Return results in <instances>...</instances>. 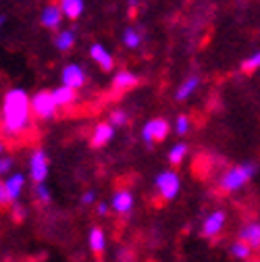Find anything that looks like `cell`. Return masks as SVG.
<instances>
[{"mask_svg": "<svg viewBox=\"0 0 260 262\" xmlns=\"http://www.w3.org/2000/svg\"><path fill=\"white\" fill-rule=\"evenodd\" d=\"M185 154H187V146L185 144H177V146H173L169 150V160L173 162V165H179V162L185 158Z\"/></svg>", "mask_w": 260, "mask_h": 262, "instance_id": "cell-22", "label": "cell"}, {"mask_svg": "<svg viewBox=\"0 0 260 262\" xmlns=\"http://www.w3.org/2000/svg\"><path fill=\"white\" fill-rule=\"evenodd\" d=\"M113 208H115L117 212H121V214L129 212V210L134 208V193L127 191V189L117 191V193L113 195Z\"/></svg>", "mask_w": 260, "mask_h": 262, "instance_id": "cell-12", "label": "cell"}, {"mask_svg": "<svg viewBox=\"0 0 260 262\" xmlns=\"http://www.w3.org/2000/svg\"><path fill=\"white\" fill-rule=\"evenodd\" d=\"M23 185H25V177H23L21 173H15V175H11L0 187L7 191V200H9V202H17L19 195H21V191H23Z\"/></svg>", "mask_w": 260, "mask_h": 262, "instance_id": "cell-8", "label": "cell"}, {"mask_svg": "<svg viewBox=\"0 0 260 262\" xmlns=\"http://www.w3.org/2000/svg\"><path fill=\"white\" fill-rule=\"evenodd\" d=\"M75 40H77V38H75V34H73L71 29H62L60 34L56 36L54 44H56L58 50H69L71 46H75Z\"/></svg>", "mask_w": 260, "mask_h": 262, "instance_id": "cell-19", "label": "cell"}, {"mask_svg": "<svg viewBox=\"0 0 260 262\" xmlns=\"http://www.w3.org/2000/svg\"><path fill=\"white\" fill-rule=\"evenodd\" d=\"M198 83H200L198 77H187V79L179 85V90H177V100H185V98L198 88Z\"/></svg>", "mask_w": 260, "mask_h": 262, "instance_id": "cell-21", "label": "cell"}, {"mask_svg": "<svg viewBox=\"0 0 260 262\" xmlns=\"http://www.w3.org/2000/svg\"><path fill=\"white\" fill-rule=\"evenodd\" d=\"M52 98H54L56 106H67L75 100V90H71L67 85H58L52 90Z\"/></svg>", "mask_w": 260, "mask_h": 262, "instance_id": "cell-15", "label": "cell"}, {"mask_svg": "<svg viewBox=\"0 0 260 262\" xmlns=\"http://www.w3.org/2000/svg\"><path fill=\"white\" fill-rule=\"evenodd\" d=\"M136 83H138V77H136L134 73H129V71H119V73L115 75V79H113V85H115V90H119V92L134 88Z\"/></svg>", "mask_w": 260, "mask_h": 262, "instance_id": "cell-17", "label": "cell"}, {"mask_svg": "<svg viewBox=\"0 0 260 262\" xmlns=\"http://www.w3.org/2000/svg\"><path fill=\"white\" fill-rule=\"evenodd\" d=\"M169 134V123L165 119H152L144 125L142 129V138L146 144H154V142H162Z\"/></svg>", "mask_w": 260, "mask_h": 262, "instance_id": "cell-5", "label": "cell"}, {"mask_svg": "<svg viewBox=\"0 0 260 262\" xmlns=\"http://www.w3.org/2000/svg\"><path fill=\"white\" fill-rule=\"evenodd\" d=\"M142 34L138 29H134V27H127L125 31H123V44L127 46V48H138L140 44H142Z\"/></svg>", "mask_w": 260, "mask_h": 262, "instance_id": "cell-20", "label": "cell"}, {"mask_svg": "<svg viewBox=\"0 0 260 262\" xmlns=\"http://www.w3.org/2000/svg\"><path fill=\"white\" fill-rule=\"evenodd\" d=\"M256 171L258 169H256V165H252V162H246V165H242V167H233L223 175L221 187L225 191H237L256 175Z\"/></svg>", "mask_w": 260, "mask_h": 262, "instance_id": "cell-2", "label": "cell"}, {"mask_svg": "<svg viewBox=\"0 0 260 262\" xmlns=\"http://www.w3.org/2000/svg\"><path fill=\"white\" fill-rule=\"evenodd\" d=\"M250 250H252V248H250L248 244L240 242V239H237V242L231 246V254H233L235 258H248V256H250Z\"/></svg>", "mask_w": 260, "mask_h": 262, "instance_id": "cell-23", "label": "cell"}, {"mask_svg": "<svg viewBox=\"0 0 260 262\" xmlns=\"http://www.w3.org/2000/svg\"><path fill=\"white\" fill-rule=\"evenodd\" d=\"M90 56H92L96 62H98L104 71H111V69H113V56H111V52H109L102 44H94V46L90 48Z\"/></svg>", "mask_w": 260, "mask_h": 262, "instance_id": "cell-14", "label": "cell"}, {"mask_svg": "<svg viewBox=\"0 0 260 262\" xmlns=\"http://www.w3.org/2000/svg\"><path fill=\"white\" fill-rule=\"evenodd\" d=\"M62 77V85H67L71 90H77L85 83V71L79 67V64H67L60 73Z\"/></svg>", "mask_w": 260, "mask_h": 262, "instance_id": "cell-7", "label": "cell"}, {"mask_svg": "<svg viewBox=\"0 0 260 262\" xmlns=\"http://www.w3.org/2000/svg\"><path fill=\"white\" fill-rule=\"evenodd\" d=\"M11 158H7V156H3V160H0V173L3 175H7L9 173V169H11Z\"/></svg>", "mask_w": 260, "mask_h": 262, "instance_id": "cell-28", "label": "cell"}, {"mask_svg": "<svg viewBox=\"0 0 260 262\" xmlns=\"http://www.w3.org/2000/svg\"><path fill=\"white\" fill-rule=\"evenodd\" d=\"M54 111H56V102L52 98V92H38L34 98H31V113L40 119H52L54 117Z\"/></svg>", "mask_w": 260, "mask_h": 262, "instance_id": "cell-3", "label": "cell"}, {"mask_svg": "<svg viewBox=\"0 0 260 262\" xmlns=\"http://www.w3.org/2000/svg\"><path fill=\"white\" fill-rule=\"evenodd\" d=\"M96 200V195H94V191H85L83 195H81V204L83 206H88V204H92Z\"/></svg>", "mask_w": 260, "mask_h": 262, "instance_id": "cell-29", "label": "cell"}, {"mask_svg": "<svg viewBox=\"0 0 260 262\" xmlns=\"http://www.w3.org/2000/svg\"><path fill=\"white\" fill-rule=\"evenodd\" d=\"M96 210H98V214H106V210H109V204L100 202V204H98V208H96Z\"/></svg>", "mask_w": 260, "mask_h": 262, "instance_id": "cell-30", "label": "cell"}, {"mask_svg": "<svg viewBox=\"0 0 260 262\" xmlns=\"http://www.w3.org/2000/svg\"><path fill=\"white\" fill-rule=\"evenodd\" d=\"M60 7V11H62V15L64 17H69V19H77L81 13H83V3L81 0H62V3L58 5Z\"/></svg>", "mask_w": 260, "mask_h": 262, "instance_id": "cell-16", "label": "cell"}, {"mask_svg": "<svg viewBox=\"0 0 260 262\" xmlns=\"http://www.w3.org/2000/svg\"><path fill=\"white\" fill-rule=\"evenodd\" d=\"M127 121H129V117H127L125 111H115L113 117H111V125H113V127H123Z\"/></svg>", "mask_w": 260, "mask_h": 262, "instance_id": "cell-25", "label": "cell"}, {"mask_svg": "<svg viewBox=\"0 0 260 262\" xmlns=\"http://www.w3.org/2000/svg\"><path fill=\"white\" fill-rule=\"evenodd\" d=\"M187 129H189V119L181 115V117L177 119V123H175V131H177L179 136H185V134H187Z\"/></svg>", "mask_w": 260, "mask_h": 262, "instance_id": "cell-26", "label": "cell"}, {"mask_svg": "<svg viewBox=\"0 0 260 262\" xmlns=\"http://www.w3.org/2000/svg\"><path fill=\"white\" fill-rule=\"evenodd\" d=\"M240 242L248 244L252 250L260 248V223H248L240 231Z\"/></svg>", "mask_w": 260, "mask_h": 262, "instance_id": "cell-10", "label": "cell"}, {"mask_svg": "<svg viewBox=\"0 0 260 262\" xmlns=\"http://www.w3.org/2000/svg\"><path fill=\"white\" fill-rule=\"evenodd\" d=\"M31 100L23 88L7 92L3 102V127L5 134H21L31 125Z\"/></svg>", "mask_w": 260, "mask_h": 262, "instance_id": "cell-1", "label": "cell"}, {"mask_svg": "<svg viewBox=\"0 0 260 262\" xmlns=\"http://www.w3.org/2000/svg\"><path fill=\"white\" fill-rule=\"evenodd\" d=\"M260 67V52H254L250 58H246L244 60V64H242V69L244 71H254V69H258Z\"/></svg>", "mask_w": 260, "mask_h": 262, "instance_id": "cell-24", "label": "cell"}, {"mask_svg": "<svg viewBox=\"0 0 260 262\" xmlns=\"http://www.w3.org/2000/svg\"><path fill=\"white\" fill-rule=\"evenodd\" d=\"M40 21H42L44 27L56 29V27L60 25V21H62V11H60V7H58V5H48V7H44V11H42V15H40Z\"/></svg>", "mask_w": 260, "mask_h": 262, "instance_id": "cell-11", "label": "cell"}, {"mask_svg": "<svg viewBox=\"0 0 260 262\" xmlns=\"http://www.w3.org/2000/svg\"><path fill=\"white\" fill-rule=\"evenodd\" d=\"M36 195H38L42 202H48V200H50V191H48V187H46L44 183H40V185L36 187Z\"/></svg>", "mask_w": 260, "mask_h": 262, "instance_id": "cell-27", "label": "cell"}, {"mask_svg": "<svg viewBox=\"0 0 260 262\" xmlns=\"http://www.w3.org/2000/svg\"><path fill=\"white\" fill-rule=\"evenodd\" d=\"M29 175L38 185L44 183V179L48 177V160H46V152L44 150H36L29 158Z\"/></svg>", "mask_w": 260, "mask_h": 262, "instance_id": "cell-6", "label": "cell"}, {"mask_svg": "<svg viewBox=\"0 0 260 262\" xmlns=\"http://www.w3.org/2000/svg\"><path fill=\"white\" fill-rule=\"evenodd\" d=\"M113 136H115V129H113V125L100 123L98 127H96V129H94V134H92V146H96V148H100V146L109 144V142L113 140Z\"/></svg>", "mask_w": 260, "mask_h": 262, "instance_id": "cell-13", "label": "cell"}, {"mask_svg": "<svg viewBox=\"0 0 260 262\" xmlns=\"http://www.w3.org/2000/svg\"><path fill=\"white\" fill-rule=\"evenodd\" d=\"M106 246V237H104V231L100 227H94L92 231H90V248L94 252H102Z\"/></svg>", "mask_w": 260, "mask_h": 262, "instance_id": "cell-18", "label": "cell"}, {"mask_svg": "<svg viewBox=\"0 0 260 262\" xmlns=\"http://www.w3.org/2000/svg\"><path fill=\"white\" fill-rule=\"evenodd\" d=\"M225 227V212L223 210H214L202 225V233L206 237H214L221 233V229Z\"/></svg>", "mask_w": 260, "mask_h": 262, "instance_id": "cell-9", "label": "cell"}, {"mask_svg": "<svg viewBox=\"0 0 260 262\" xmlns=\"http://www.w3.org/2000/svg\"><path fill=\"white\" fill-rule=\"evenodd\" d=\"M179 185H181L179 175L173 173V171H162L156 177V187H158L162 198H167V200H173L175 198L177 191H179Z\"/></svg>", "mask_w": 260, "mask_h": 262, "instance_id": "cell-4", "label": "cell"}]
</instances>
